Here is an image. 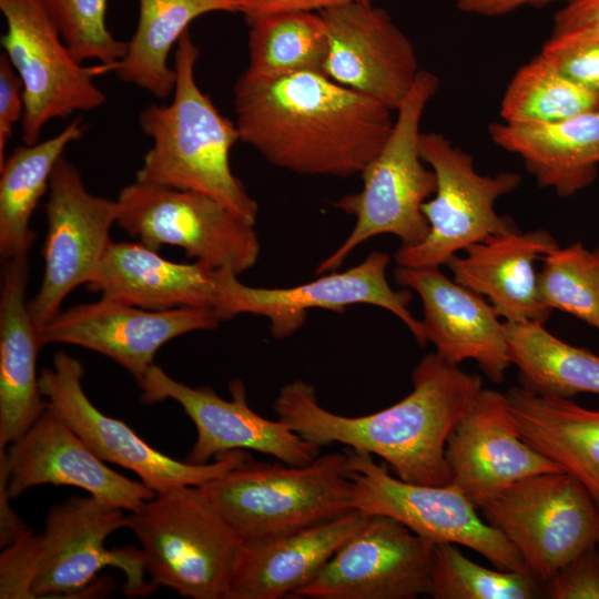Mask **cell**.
<instances>
[{
	"label": "cell",
	"mask_w": 599,
	"mask_h": 599,
	"mask_svg": "<svg viewBox=\"0 0 599 599\" xmlns=\"http://www.w3.org/2000/svg\"><path fill=\"white\" fill-rule=\"evenodd\" d=\"M412 382L403 399L364 416L329 412L303 379L284 385L273 407L277 419L319 448L342 444L380 457L405 481L449 485L446 444L481 392V377L429 353L415 367Z\"/></svg>",
	"instance_id": "cell-2"
},
{
	"label": "cell",
	"mask_w": 599,
	"mask_h": 599,
	"mask_svg": "<svg viewBox=\"0 0 599 599\" xmlns=\"http://www.w3.org/2000/svg\"><path fill=\"white\" fill-rule=\"evenodd\" d=\"M126 510L92 496L71 497L49 509L41 534V559L32 593L34 598H73L106 566L122 570L123 591L145 596L156 588L145 581L141 548L108 549L106 538L126 528Z\"/></svg>",
	"instance_id": "cell-15"
},
{
	"label": "cell",
	"mask_w": 599,
	"mask_h": 599,
	"mask_svg": "<svg viewBox=\"0 0 599 599\" xmlns=\"http://www.w3.org/2000/svg\"><path fill=\"white\" fill-rule=\"evenodd\" d=\"M0 11L6 21L1 35L3 53L23 85L20 125L24 144L40 141L50 121L92 111L106 102L94 79L114 72V68L101 63L83 65L41 0H0Z\"/></svg>",
	"instance_id": "cell-8"
},
{
	"label": "cell",
	"mask_w": 599,
	"mask_h": 599,
	"mask_svg": "<svg viewBox=\"0 0 599 599\" xmlns=\"http://www.w3.org/2000/svg\"><path fill=\"white\" fill-rule=\"evenodd\" d=\"M150 582L192 599H227L241 540L197 486L156 493L128 511Z\"/></svg>",
	"instance_id": "cell-6"
},
{
	"label": "cell",
	"mask_w": 599,
	"mask_h": 599,
	"mask_svg": "<svg viewBox=\"0 0 599 599\" xmlns=\"http://www.w3.org/2000/svg\"><path fill=\"white\" fill-rule=\"evenodd\" d=\"M245 21L256 17L288 11L319 12L347 2H372L373 0H237Z\"/></svg>",
	"instance_id": "cell-41"
},
{
	"label": "cell",
	"mask_w": 599,
	"mask_h": 599,
	"mask_svg": "<svg viewBox=\"0 0 599 599\" xmlns=\"http://www.w3.org/2000/svg\"><path fill=\"white\" fill-rule=\"evenodd\" d=\"M9 470L4 448H0V547L13 542L29 528L10 506Z\"/></svg>",
	"instance_id": "cell-42"
},
{
	"label": "cell",
	"mask_w": 599,
	"mask_h": 599,
	"mask_svg": "<svg viewBox=\"0 0 599 599\" xmlns=\"http://www.w3.org/2000/svg\"><path fill=\"white\" fill-rule=\"evenodd\" d=\"M138 3L136 28L114 73L122 82L159 100L174 91L176 73L169 64V57L189 26L209 13H241L237 0H138Z\"/></svg>",
	"instance_id": "cell-29"
},
{
	"label": "cell",
	"mask_w": 599,
	"mask_h": 599,
	"mask_svg": "<svg viewBox=\"0 0 599 599\" xmlns=\"http://www.w3.org/2000/svg\"><path fill=\"white\" fill-rule=\"evenodd\" d=\"M490 140L518 155L540 187L570 197L599 170V109L556 122H494Z\"/></svg>",
	"instance_id": "cell-27"
},
{
	"label": "cell",
	"mask_w": 599,
	"mask_h": 599,
	"mask_svg": "<svg viewBox=\"0 0 599 599\" xmlns=\"http://www.w3.org/2000/svg\"><path fill=\"white\" fill-rule=\"evenodd\" d=\"M346 453L302 466L258 463L248 454L199 489L241 541L264 539L337 518L353 507Z\"/></svg>",
	"instance_id": "cell-4"
},
{
	"label": "cell",
	"mask_w": 599,
	"mask_h": 599,
	"mask_svg": "<svg viewBox=\"0 0 599 599\" xmlns=\"http://www.w3.org/2000/svg\"><path fill=\"white\" fill-rule=\"evenodd\" d=\"M369 515L353 509L284 535L241 541L227 599H281L306 586Z\"/></svg>",
	"instance_id": "cell-23"
},
{
	"label": "cell",
	"mask_w": 599,
	"mask_h": 599,
	"mask_svg": "<svg viewBox=\"0 0 599 599\" xmlns=\"http://www.w3.org/2000/svg\"><path fill=\"white\" fill-rule=\"evenodd\" d=\"M246 22L250 27L246 74L256 78L303 71L324 74L328 37L319 12H277Z\"/></svg>",
	"instance_id": "cell-32"
},
{
	"label": "cell",
	"mask_w": 599,
	"mask_h": 599,
	"mask_svg": "<svg viewBox=\"0 0 599 599\" xmlns=\"http://www.w3.org/2000/svg\"><path fill=\"white\" fill-rule=\"evenodd\" d=\"M542 583L530 573L489 569L468 559L456 544H435L430 566L434 599H532Z\"/></svg>",
	"instance_id": "cell-34"
},
{
	"label": "cell",
	"mask_w": 599,
	"mask_h": 599,
	"mask_svg": "<svg viewBox=\"0 0 599 599\" xmlns=\"http://www.w3.org/2000/svg\"><path fill=\"white\" fill-rule=\"evenodd\" d=\"M82 363L64 351L54 354L52 367L39 375L48 408L69 425L104 463L133 471L155 494L177 486H200L222 476L247 455L222 454L214 461H181L156 450L128 424L100 412L87 396Z\"/></svg>",
	"instance_id": "cell-13"
},
{
	"label": "cell",
	"mask_w": 599,
	"mask_h": 599,
	"mask_svg": "<svg viewBox=\"0 0 599 599\" xmlns=\"http://www.w3.org/2000/svg\"><path fill=\"white\" fill-rule=\"evenodd\" d=\"M597 250L599 251V243H598V245H597Z\"/></svg>",
	"instance_id": "cell-45"
},
{
	"label": "cell",
	"mask_w": 599,
	"mask_h": 599,
	"mask_svg": "<svg viewBox=\"0 0 599 599\" xmlns=\"http://www.w3.org/2000/svg\"><path fill=\"white\" fill-rule=\"evenodd\" d=\"M28 255L2 262L0 292V448H6L44 414L37 358L43 346L27 300Z\"/></svg>",
	"instance_id": "cell-25"
},
{
	"label": "cell",
	"mask_w": 599,
	"mask_h": 599,
	"mask_svg": "<svg viewBox=\"0 0 599 599\" xmlns=\"http://www.w3.org/2000/svg\"><path fill=\"white\" fill-rule=\"evenodd\" d=\"M319 13L328 37L324 74L396 111L420 71L407 35L372 2H347Z\"/></svg>",
	"instance_id": "cell-18"
},
{
	"label": "cell",
	"mask_w": 599,
	"mask_h": 599,
	"mask_svg": "<svg viewBox=\"0 0 599 599\" xmlns=\"http://www.w3.org/2000/svg\"><path fill=\"white\" fill-rule=\"evenodd\" d=\"M598 109L588 91L539 53L511 78L499 114L504 122H556Z\"/></svg>",
	"instance_id": "cell-33"
},
{
	"label": "cell",
	"mask_w": 599,
	"mask_h": 599,
	"mask_svg": "<svg viewBox=\"0 0 599 599\" xmlns=\"http://www.w3.org/2000/svg\"><path fill=\"white\" fill-rule=\"evenodd\" d=\"M41 559V535L27 530L2 548L0 555V598L31 599L32 585Z\"/></svg>",
	"instance_id": "cell-38"
},
{
	"label": "cell",
	"mask_w": 599,
	"mask_h": 599,
	"mask_svg": "<svg viewBox=\"0 0 599 599\" xmlns=\"http://www.w3.org/2000/svg\"><path fill=\"white\" fill-rule=\"evenodd\" d=\"M450 485L479 509L528 476L562 471L527 444L511 418L505 393L481 389L446 444Z\"/></svg>",
	"instance_id": "cell-20"
},
{
	"label": "cell",
	"mask_w": 599,
	"mask_h": 599,
	"mask_svg": "<svg viewBox=\"0 0 599 599\" xmlns=\"http://www.w3.org/2000/svg\"><path fill=\"white\" fill-rule=\"evenodd\" d=\"M199 54L190 31H185L174 52L172 101L150 104L139 114V125L152 146L135 180L206 195L255 224L258 205L230 163L240 133L235 122L197 85Z\"/></svg>",
	"instance_id": "cell-3"
},
{
	"label": "cell",
	"mask_w": 599,
	"mask_h": 599,
	"mask_svg": "<svg viewBox=\"0 0 599 599\" xmlns=\"http://www.w3.org/2000/svg\"><path fill=\"white\" fill-rule=\"evenodd\" d=\"M540 53L599 104V27L551 33Z\"/></svg>",
	"instance_id": "cell-37"
},
{
	"label": "cell",
	"mask_w": 599,
	"mask_h": 599,
	"mask_svg": "<svg viewBox=\"0 0 599 599\" xmlns=\"http://www.w3.org/2000/svg\"><path fill=\"white\" fill-rule=\"evenodd\" d=\"M394 278L418 294L425 336L439 357L453 365L473 359L493 383L505 379L511 363L504 323L484 296L448 278L439 267L397 265Z\"/></svg>",
	"instance_id": "cell-22"
},
{
	"label": "cell",
	"mask_w": 599,
	"mask_h": 599,
	"mask_svg": "<svg viewBox=\"0 0 599 599\" xmlns=\"http://www.w3.org/2000/svg\"><path fill=\"white\" fill-rule=\"evenodd\" d=\"M353 507L367 515L389 516L434 544L465 546L500 570L529 573L517 548L478 515L455 486H432L393 477L369 454L345 450Z\"/></svg>",
	"instance_id": "cell-11"
},
{
	"label": "cell",
	"mask_w": 599,
	"mask_h": 599,
	"mask_svg": "<svg viewBox=\"0 0 599 599\" xmlns=\"http://www.w3.org/2000/svg\"><path fill=\"white\" fill-rule=\"evenodd\" d=\"M84 131L82 118L77 116L52 138L18 145L0 165L1 262L28 255L35 241L30 226L33 212L49 190L55 164Z\"/></svg>",
	"instance_id": "cell-30"
},
{
	"label": "cell",
	"mask_w": 599,
	"mask_h": 599,
	"mask_svg": "<svg viewBox=\"0 0 599 599\" xmlns=\"http://www.w3.org/2000/svg\"><path fill=\"white\" fill-rule=\"evenodd\" d=\"M598 547H599V541H598Z\"/></svg>",
	"instance_id": "cell-46"
},
{
	"label": "cell",
	"mask_w": 599,
	"mask_h": 599,
	"mask_svg": "<svg viewBox=\"0 0 599 599\" xmlns=\"http://www.w3.org/2000/svg\"><path fill=\"white\" fill-rule=\"evenodd\" d=\"M538 288L544 306L586 322L599 332V251L577 242L541 257Z\"/></svg>",
	"instance_id": "cell-35"
},
{
	"label": "cell",
	"mask_w": 599,
	"mask_h": 599,
	"mask_svg": "<svg viewBox=\"0 0 599 599\" xmlns=\"http://www.w3.org/2000/svg\"><path fill=\"white\" fill-rule=\"evenodd\" d=\"M141 399L154 404L172 399L180 404L196 429V439L186 460L207 464L211 458L232 451L252 450L273 456L277 461L302 466L321 451L280 419L255 413L247 403L246 386L241 379L229 384L231 399L211 387H191L152 365L138 384Z\"/></svg>",
	"instance_id": "cell-17"
},
{
	"label": "cell",
	"mask_w": 599,
	"mask_h": 599,
	"mask_svg": "<svg viewBox=\"0 0 599 599\" xmlns=\"http://www.w3.org/2000/svg\"><path fill=\"white\" fill-rule=\"evenodd\" d=\"M557 1L568 4L576 0H456V6L468 14L499 17L524 7H542Z\"/></svg>",
	"instance_id": "cell-44"
},
{
	"label": "cell",
	"mask_w": 599,
	"mask_h": 599,
	"mask_svg": "<svg viewBox=\"0 0 599 599\" xmlns=\"http://www.w3.org/2000/svg\"><path fill=\"white\" fill-rule=\"evenodd\" d=\"M434 546L389 516L370 515L294 596L414 599L429 595Z\"/></svg>",
	"instance_id": "cell-16"
},
{
	"label": "cell",
	"mask_w": 599,
	"mask_h": 599,
	"mask_svg": "<svg viewBox=\"0 0 599 599\" xmlns=\"http://www.w3.org/2000/svg\"><path fill=\"white\" fill-rule=\"evenodd\" d=\"M119 204L91 193L79 170L64 156L51 174L45 203L47 235L41 285L29 301L38 331L60 311L64 298L98 271L116 224Z\"/></svg>",
	"instance_id": "cell-14"
},
{
	"label": "cell",
	"mask_w": 599,
	"mask_h": 599,
	"mask_svg": "<svg viewBox=\"0 0 599 599\" xmlns=\"http://www.w3.org/2000/svg\"><path fill=\"white\" fill-rule=\"evenodd\" d=\"M88 290L145 309H214L219 268L165 260L140 242H111ZM214 312V311H213Z\"/></svg>",
	"instance_id": "cell-26"
},
{
	"label": "cell",
	"mask_w": 599,
	"mask_h": 599,
	"mask_svg": "<svg viewBox=\"0 0 599 599\" xmlns=\"http://www.w3.org/2000/svg\"><path fill=\"white\" fill-rule=\"evenodd\" d=\"M558 246L546 230L515 227L466 247L446 265L455 282L487 297L505 322L545 324L551 311L540 300L535 262Z\"/></svg>",
	"instance_id": "cell-24"
},
{
	"label": "cell",
	"mask_w": 599,
	"mask_h": 599,
	"mask_svg": "<svg viewBox=\"0 0 599 599\" xmlns=\"http://www.w3.org/2000/svg\"><path fill=\"white\" fill-rule=\"evenodd\" d=\"M582 27H599V0H576L554 16L552 33Z\"/></svg>",
	"instance_id": "cell-43"
},
{
	"label": "cell",
	"mask_w": 599,
	"mask_h": 599,
	"mask_svg": "<svg viewBox=\"0 0 599 599\" xmlns=\"http://www.w3.org/2000/svg\"><path fill=\"white\" fill-rule=\"evenodd\" d=\"M550 599H599V549L590 547L562 566L547 582Z\"/></svg>",
	"instance_id": "cell-39"
},
{
	"label": "cell",
	"mask_w": 599,
	"mask_h": 599,
	"mask_svg": "<svg viewBox=\"0 0 599 599\" xmlns=\"http://www.w3.org/2000/svg\"><path fill=\"white\" fill-rule=\"evenodd\" d=\"M233 94L240 141L297 174H361L394 125L392 110L319 72H244Z\"/></svg>",
	"instance_id": "cell-1"
},
{
	"label": "cell",
	"mask_w": 599,
	"mask_h": 599,
	"mask_svg": "<svg viewBox=\"0 0 599 599\" xmlns=\"http://www.w3.org/2000/svg\"><path fill=\"white\" fill-rule=\"evenodd\" d=\"M24 112L21 79L4 53L0 55V165L6 160V149L14 125Z\"/></svg>",
	"instance_id": "cell-40"
},
{
	"label": "cell",
	"mask_w": 599,
	"mask_h": 599,
	"mask_svg": "<svg viewBox=\"0 0 599 599\" xmlns=\"http://www.w3.org/2000/svg\"><path fill=\"white\" fill-rule=\"evenodd\" d=\"M9 494L17 498L39 485H65L132 511L155 493L141 480L114 471L51 409L4 448Z\"/></svg>",
	"instance_id": "cell-21"
},
{
	"label": "cell",
	"mask_w": 599,
	"mask_h": 599,
	"mask_svg": "<svg viewBox=\"0 0 599 599\" xmlns=\"http://www.w3.org/2000/svg\"><path fill=\"white\" fill-rule=\"evenodd\" d=\"M438 87L437 75L426 70L418 72L396 110L388 139L361 173L362 190L335 203L355 216L356 222L346 240L319 263L317 275L335 271L359 244L377 235H395L400 246L417 245L427 236L429 225L423 205L436 191V175L420 158L419 128L425 108Z\"/></svg>",
	"instance_id": "cell-5"
},
{
	"label": "cell",
	"mask_w": 599,
	"mask_h": 599,
	"mask_svg": "<svg viewBox=\"0 0 599 599\" xmlns=\"http://www.w3.org/2000/svg\"><path fill=\"white\" fill-rule=\"evenodd\" d=\"M389 261V254L374 251L344 272L325 273L312 282L280 288L252 287L243 284L233 271L219 268V294L213 311L221 322L241 314L264 316L270 321L272 336L284 339L303 326L308 309L342 313L355 304L374 305L398 317L424 346L427 339L423 323L409 312L412 290L390 287L386 278Z\"/></svg>",
	"instance_id": "cell-12"
},
{
	"label": "cell",
	"mask_w": 599,
	"mask_h": 599,
	"mask_svg": "<svg viewBox=\"0 0 599 599\" xmlns=\"http://www.w3.org/2000/svg\"><path fill=\"white\" fill-rule=\"evenodd\" d=\"M478 510L517 548L529 573L542 585L583 550L598 546L599 508L564 471L522 478Z\"/></svg>",
	"instance_id": "cell-10"
},
{
	"label": "cell",
	"mask_w": 599,
	"mask_h": 599,
	"mask_svg": "<svg viewBox=\"0 0 599 599\" xmlns=\"http://www.w3.org/2000/svg\"><path fill=\"white\" fill-rule=\"evenodd\" d=\"M75 58L116 68L126 52L106 24L108 0H41Z\"/></svg>",
	"instance_id": "cell-36"
},
{
	"label": "cell",
	"mask_w": 599,
	"mask_h": 599,
	"mask_svg": "<svg viewBox=\"0 0 599 599\" xmlns=\"http://www.w3.org/2000/svg\"><path fill=\"white\" fill-rule=\"evenodd\" d=\"M116 201V225L151 250L177 246L187 257L237 275L258 260L255 224L206 195L135 180Z\"/></svg>",
	"instance_id": "cell-9"
},
{
	"label": "cell",
	"mask_w": 599,
	"mask_h": 599,
	"mask_svg": "<svg viewBox=\"0 0 599 599\" xmlns=\"http://www.w3.org/2000/svg\"><path fill=\"white\" fill-rule=\"evenodd\" d=\"M419 152L436 175L434 197L423 205L429 231L419 244L395 252L397 265L439 267L466 247L517 227L511 219L497 214L495 205L518 189L520 174H479L473 156L437 132L420 133Z\"/></svg>",
	"instance_id": "cell-7"
},
{
	"label": "cell",
	"mask_w": 599,
	"mask_h": 599,
	"mask_svg": "<svg viewBox=\"0 0 599 599\" xmlns=\"http://www.w3.org/2000/svg\"><path fill=\"white\" fill-rule=\"evenodd\" d=\"M505 395L519 436L576 478L599 508V408L522 386L510 387Z\"/></svg>",
	"instance_id": "cell-28"
},
{
	"label": "cell",
	"mask_w": 599,
	"mask_h": 599,
	"mask_svg": "<svg viewBox=\"0 0 599 599\" xmlns=\"http://www.w3.org/2000/svg\"><path fill=\"white\" fill-rule=\"evenodd\" d=\"M510 363L520 386L542 395L572 398L599 395V356L570 345L534 321L504 322Z\"/></svg>",
	"instance_id": "cell-31"
},
{
	"label": "cell",
	"mask_w": 599,
	"mask_h": 599,
	"mask_svg": "<svg viewBox=\"0 0 599 599\" xmlns=\"http://www.w3.org/2000/svg\"><path fill=\"white\" fill-rule=\"evenodd\" d=\"M220 322L210 308L153 311L101 297L60 311L39 336L42 345L69 344L104 355L139 384L164 344L190 332L215 329Z\"/></svg>",
	"instance_id": "cell-19"
}]
</instances>
